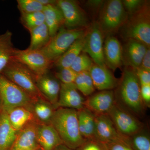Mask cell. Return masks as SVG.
Instances as JSON below:
<instances>
[{
    "mask_svg": "<svg viewBox=\"0 0 150 150\" xmlns=\"http://www.w3.org/2000/svg\"><path fill=\"white\" fill-rule=\"evenodd\" d=\"M115 93L116 103L137 117L144 114L145 106L141 95V85L135 70L126 67L119 81Z\"/></svg>",
    "mask_w": 150,
    "mask_h": 150,
    "instance_id": "6da1fadb",
    "label": "cell"
},
{
    "mask_svg": "<svg viewBox=\"0 0 150 150\" xmlns=\"http://www.w3.org/2000/svg\"><path fill=\"white\" fill-rule=\"evenodd\" d=\"M51 124L57 131L63 144L76 150L87 140L82 137L78 123L77 110L59 108L55 110Z\"/></svg>",
    "mask_w": 150,
    "mask_h": 150,
    "instance_id": "7a4b0ae2",
    "label": "cell"
},
{
    "mask_svg": "<svg viewBox=\"0 0 150 150\" xmlns=\"http://www.w3.org/2000/svg\"><path fill=\"white\" fill-rule=\"evenodd\" d=\"M121 35L125 39H134L150 46V8L149 2L145 1L140 9L128 15L127 20L121 28Z\"/></svg>",
    "mask_w": 150,
    "mask_h": 150,
    "instance_id": "3957f363",
    "label": "cell"
},
{
    "mask_svg": "<svg viewBox=\"0 0 150 150\" xmlns=\"http://www.w3.org/2000/svg\"><path fill=\"white\" fill-rule=\"evenodd\" d=\"M128 17L122 1L109 0L104 2L100 8L97 22L105 35H112L121 29Z\"/></svg>",
    "mask_w": 150,
    "mask_h": 150,
    "instance_id": "277c9868",
    "label": "cell"
},
{
    "mask_svg": "<svg viewBox=\"0 0 150 150\" xmlns=\"http://www.w3.org/2000/svg\"><path fill=\"white\" fill-rule=\"evenodd\" d=\"M1 74L28 94L33 99L42 97L36 86V76L20 62L13 59Z\"/></svg>",
    "mask_w": 150,
    "mask_h": 150,
    "instance_id": "5b68a950",
    "label": "cell"
},
{
    "mask_svg": "<svg viewBox=\"0 0 150 150\" xmlns=\"http://www.w3.org/2000/svg\"><path fill=\"white\" fill-rule=\"evenodd\" d=\"M87 28L68 29L62 28L40 50L54 64L76 40L85 35Z\"/></svg>",
    "mask_w": 150,
    "mask_h": 150,
    "instance_id": "8992f818",
    "label": "cell"
},
{
    "mask_svg": "<svg viewBox=\"0 0 150 150\" xmlns=\"http://www.w3.org/2000/svg\"><path fill=\"white\" fill-rule=\"evenodd\" d=\"M0 97L6 112L19 107H28L33 98L27 93L0 74Z\"/></svg>",
    "mask_w": 150,
    "mask_h": 150,
    "instance_id": "52a82bcc",
    "label": "cell"
},
{
    "mask_svg": "<svg viewBox=\"0 0 150 150\" xmlns=\"http://www.w3.org/2000/svg\"><path fill=\"white\" fill-rule=\"evenodd\" d=\"M105 36L97 22L89 25L84 35L82 52L88 55L94 64L99 66L105 65L103 54Z\"/></svg>",
    "mask_w": 150,
    "mask_h": 150,
    "instance_id": "ba28073f",
    "label": "cell"
},
{
    "mask_svg": "<svg viewBox=\"0 0 150 150\" xmlns=\"http://www.w3.org/2000/svg\"><path fill=\"white\" fill-rule=\"evenodd\" d=\"M107 114L123 139L144 129L143 124L137 117L123 109L116 102Z\"/></svg>",
    "mask_w": 150,
    "mask_h": 150,
    "instance_id": "9c48e42d",
    "label": "cell"
},
{
    "mask_svg": "<svg viewBox=\"0 0 150 150\" xmlns=\"http://www.w3.org/2000/svg\"><path fill=\"white\" fill-rule=\"evenodd\" d=\"M13 59L26 66L36 76L48 72L54 65L40 50H30L28 48L20 50L16 48Z\"/></svg>",
    "mask_w": 150,
    "mask_h": 150,
    "instance_id": "30bf717a",
    "label": "cell"
},
{
    "mask_svg": "<svg viewBox=\"0 0 150 150\" xmlns=\"http://www.w3.org/2000/svg\"><path fill=\"white\" fill-rule=\"evenodd\" d=\"M57 5L63 14L66 28H86L90 25L85 13L76 1L58 0Z\"/></svg>",
    "mask_w": 150,
    "mask_h": 150,
    "instance_id": "8fae6325",
    "label": "cell"
},
{
    "mask_svg": "<svg viewBox=\"0 0 150 150\" xmlns=\"http://www.w3.org/2000/svg\"><path fill=\"white\" fill-rule=\"evenodd\" d=\"M94 115V139L103 144L124 139L107 114Z\"/></svg>",
    "mask_w": 150,
    "mask_h": 150,
    "instance_id": "7c38bea8",
    "label": "cell"
},
{
    "mask_svg": "<svg viewBox=\"0 0 150 150\" xmlns=\"http://www.w3.org/2000/svg\"><path fill=\"white\" fill-rule=\"evenodd\" d=\"M115 103V93L113 91H103L86 99L84 107L94 115L107 114Z\"/></svg>",
    "mask_w": 150,
    "mask_h": 150,
    "instance_id": "4fadbf2b",
    "label": "cell"
},
{
    "mask_svg": "<svg viewBox=\"0 0 150 150\" xmlns=\"http://www.w3.org/2000/svg\"><path fill=\"white\" fill-rule=\"evenodd\" d=\"M86 99L81 95L74 83H61V88L56 108H71L79 110L84 108Z\"/></svg>",
    "mask_w": 150,
    "mask_h": 150,
    "instance_id": "5bb4252c",
    "label": "cell"
},
{
    "mask_svg": "<svg viewBox=\"0 0 150 150\" xmlns=\"http://www.w3.org/2000/svg\"><path fill=\"white\" fill-rule=\"evenodd\" d=\"M36 84L42 97L53 105L56 109V105L61 88V83L55 76L48 72L36 76Z\"/></svg>",
    "mask_w": 150,
    "mask_h": 150,
    "instance_id": "9a60e30c",
    "label": "cell"
},
{
    "mask_svg": "<svg viewBox=\"0 0 150 150\" xmlns=\"http://www.w3.org/2000/svg\"><path fill=\"white\" fill-rule=\"evenodd\" d=\"M122 47V62L126 67L134 69L140 67L148 48L144 44L134 39L126 40Z\"/></svg>",
    "mask_w": 150,
    "mask_h": 150,
    "instance_id": "2e32d148",
    "label": "cell"
},
{
    "mask_svg": "<svg viewBox=\"0 0 150 150\" xmlns=\"http://www.w3.org/2000/svg\"><path fill=\"white\" fill-rule=\"evenodd\" d=\"M95 88L100 91L112 90L117 87L119 81L105 65L94 64L89 71Z\"/></svg>",
    "mask_w": 150,
    "mask_h": 150,
    "instance_id": "e0dca14e",
    "label": "cell"
},
{
    "mask_svg": "<svg viewBox=\"0 0 150 150\" xmlns=\"http://www.w3.org/2000/svg\"><path fill=\"white\" fill-rule=\"evenodd\" d=\"M103 45V54L105 65L108 68L115 71L123 64L122 46L115 36H106Z\"/></svg>",
    "mask_w": 150,
    "mask_h": 150,
    "instance_id": "ac0fdd59",
    "label": "cell"
},
{
    "mask_svg": "<svg viewBox=\"0 0 150 150\" xmlns=\"http://www.w3.org/2000/svg\"><path fill=\"white\" fill-rule=\"evenodd\" d=\"M37 123L30 122L18 131L10 150H39L36 136Z\"/></svg>",
    "mask_w": 150,
    "mask_h": 150,
    "instance_id": "d6986e66",
    "label": "cell"
},
{
    "mask_svg": "<svg viewBox=\"0 0 150 150\" xmlns=\"http://www.w3.org/2000/svg\"><path fill=\"white\" fill-rule=\"evenodd\" d=\"M36 136L38 143L42 150H54L63 144L57 131L51 124L37 123Z\"/></svg>",
    "mask_w": 150,
    "mask_h": 150,
    "instance_id": "ffe728a7",
    "label": "cell"
},
{
    "mask_svg": "<svg viewBox=\"0 0 150 150\" xmlns=\"http://www.w3.org/2000/svg\"><path fill=\"white\" fill-rule=\"evenodd\" d=\"M32 112L35 122L39 124H51L56 108L43 97L33 100L28 107Z\"/></svg>",
    "mask_w": 150,
    "mask_h": 150,
    "instance_id": "44dd1931",
    "label": "cell"
},
{
    "mask_svg": "<svg viewBox=\"0 0 150 150\" xmlns=\"http://www.w3.org/2000/svg\"><path fill=\"white\" fill-rule=\"evenodd\" d=\"M18 132L11 125L7 113L3 110L0 114V150H10Z\"/></svg>",
    "mask_w": 150,
    "mask_h": 150,
    "instance_id": "7402d4cb",
    "label": "cell"
},
{
    "mask_svg": "<svg viewBox=\"0 0 150 150\" xmlns=\"http://www.w3.org/2000/svg\"><path fill=\"white\" fill-rule=\"evenodd\" d=\"M43 12L45 23L49 29L51 37H53L64 25L63 14L57 5L44 6Z\"/></svg>",
    "mask_w": 150,
    "mask_h": 150,
    "instance_id": "603a6c76",
    "label": "cell"
},
{
    "mask_svg": "<svg viewBox=\"0 0 150 150\" xmlns=\"http://www.w3.org/2000/svg\"><path fill=\"white\" fill-rule=\"evenodd\" d=\"M6 112L11 125L18 132L30 122H35L34 116L28 107H17Z\"/></svg>",
    "mask_w": 150,
    "mask_h": 150,
    "instance_id": "cb8c5ba5",
    "label": "cell"
},
{
    "mask_svg": "<svg viewBox=\"0 0 150 150\" xmlns=\"http://www.w3.org/2000/svg\"><path fill=\"white\" fill-rule=\"evenodd\" d=\"M79 129L82 137L86 140L94 139L95 115L86 108L77 110Z\"/></svg>",
    "mask_w": 150,
    "mask_h": 150,
    "instance_id": "d4e9b609",
    "label": "cell"
},
{
    "mask_svg": "<svg viewBox=\"0 0 150 150\" xmlns=\"http://www.w3.org/2000/svg\"><path fill=\"white\" fill-rule=\"evenodd\" d=\"M84 35L76 40L68 50L54 62V65L59 69L71 67L75 59L82 52L84 43Z\"/></svg>",
    "mask_w": 150,
    "mask_h": 150,
    "instance_id": "484cf974",
    "label": "cell"
},
{
    "mask_svg": "<svg viewBox=\"0 0 150 150\" xmlns=\"http://www.w3.org/2000/svg\"><path fill=\"white\" fill-rule=\"evenodd\" d=\"M12 35L8 30L0 34V74L13 58L16 48L12 42Z\"/></svg>",
    "mask_w": 150,
    "mask_h": 150,
    "instance_id": "4316f807",
    "label": "cell"
},
{
    "mask_svg": "<svg viewBox=\"0 0 150 150\" xmlns=\"http://www.w3.org/2000/svg\"><path fill=\"white\" fill-rule=\"evenodd\" d=\"M30 44V50H40L47 45L51 38L49 29L45 23L29 30Z\"/></svg>",
    "mask_w": 150,
    "mask_h": 150,
    "instance_id": "83f0119b",
    "label": "cell"
},
{
    "mask_svg": "<svg viewBox=\"0 0 150 150\" xmlns=\"http://www.w3.org/2000/svg\"><path fill=\"white\" fill-rule=\"evenodd\" d=\"M123 140L134 150H150L149 135L144 129Z\"/></svg>",
    "mask_w": 150,
    "mask_h": 150,
    "instance_id": "f1b7e54d",
    "label": "cell"
},
{
    "mask_svg": "<svg viewBox=\"0 0 150 150\" xmlns=\"http://www.w3.org/2000/svg\"><path fill=\"white\" fill-rule=\"evenodd\" d=\"M74 83L84 96H90L96 89L89 71L77 74Z\"/></svg>",
    "mask_w": 150,
    "mask_h": 150,
    "instance_id": "f546056e",
    "label": "cell"
},
{
    "mask_svg": "<svg viewBox=\"0 0 150 150\" xmlns=\"http://www.w3.org/2000/svg\"><path fill=\"white\" fill-rule=\"evenodd\" d=\"M20 21L22 25L29 31L45 23V17L43 11L23 14Z\"/></svg>",
    "mask_w": 150,
    "mask_h": 150,
    "instance_id": "4dcf8cb0",
    "label": "cell"
},
{
    "mask_svg": "<svg viewBox=\"0 0 150 150\" xmlns=\"http://www.w3.org/2000/svg\"><path fill=\"white\" fill-rule=\"evenodd\" d=\"M18 8L21 14L43 11L44 6L38 0H18Z\"/></svg>",
    "mask_w": 150,
    "mask_h": 150,
    "instance_id": "1f68e13d",
    "label": "cell"
},
{
    "mask_svg": "<svg viewBox=\"0 0 150 150\" xmlns=\"http://www.w3.org/2000/svg\"><path fill=\"white\" fill-rule=\"evenodd\" d=\"M91 58L85 53H81L75 59L71 68L77 73L89 71L93 64Z\"/></svg>",
    "mask_w": 150,
    "mask_h": 150,
    "instance_id": "d6a6232c",
    "label": "cell"
},
{
    "mask_svg": "<svg viewBox=\"0 0 150 150\" xmlns=\"http://www.w3.org/2000/svg\"><path fill=\"white\" fill-rule=\"evenodd\" d=\"M77 75L71 67H69L59 69L54 76L61 83L70 84L74 83Z\"/></svg>",
    "mask_w": 150,
    "mask_h": 150,
    "instance_id": "836d02e7",
    "label": "cell"
},
{
    "mask_svg": "<svg viewBox=\"0 0 150 150\" xmlns=\"http://www.w3.org/2000/svg\"><path fill=\"white\" fill-rule=\"evenodd\" d=\"M145 1L124 0L122 3L124 8L128 14L131 15L137 11L144 5Z\"/></svg>",
    "mask_w": 150,
    "mask_h": 150,
    "instance_id": "e575fe53",
    "label": "cell"
},
{
    "mask_svg": "<svg viewBox=\"0 0 150 150\" xmlns=\"http://www.w3.org/2000/svg\"><path fill=\"white\" fill-rule=\"evenodd\" d=\"M76 150H107L105 145L95 139L87 140Z\"/></svg>",
    "mask_w": 150,
    "mask_h": 150,
    "instance_id": "d590c367",
    "label": "cell"
},
{
    "mask_svg": "<svg viewBox=\"0 0 150 150\" xmlns=\"http://www.w3.org/2000/svg\"><path fill=\"white\" fill-rule=\"evenodd\" d=\"M107 150H134L124 140L104 144Z\"/></svg>",
    "mask_w": 150,
    "mask_h": 150,
    "instance_id": "8d00e7d4",
    "label": "cell"
},
{
    "mask_svg": "<svg viewBox=\"0 0 150 150\" xmlns=\"http://www.w3.org/2000/svg\"><path fill=\"white\" fill-rule=\"evenodd\" d=\"M140 85H150V71L142 69L139 68L134 69Z\"/></svg>",
    "mask_w": 150,
    "mask_h": 150,
    "instance_id": "74e56055",
    "label": "cell"
},
{
    "mask_svg": "<svg viewBox=\"0 0 150 150\" xmlns=\"http://www.w3.org/2000/svg\"><path fill=\"white\" fill-rule=\"evenodd\" d=\"M141 95L142 101L146 107L150 106V85H141Z\"/></svg>",
    "mask_w": 150,
    "mask_h": 150,
    "instance_id": "f35d334b",
    "label": "cell"
},
{
    "mask_svg": "<svg viewBox=\"0 0 150 150\" xmlns=\"http://www.w3.org/2000/svg\"><path fill=\"white\" fill-rule=\"evenodd\" d=\"M139 68L150 71V49L148 48Z\"/></svg>",
    "mask_w": 150,
    "mask_h": 150,
    "instance_id": "ab89813d",
    "label": "cell"
},
{
    "mask_svg": "<svg viewBox=\"0 0 150 150\" xmlns=\"http://www.w3.org/2000/svg\"><path fill=\"white\" fill-rule=\"evenodd\" d=\"M105 1L101 0H91L88 1V5L92 8H101Z\"/></svg>",
    "mask_w": 150,
    "mask_h": 150,
    "instance_id": "60d3db41",
    "label": "cell"
},
{
    "mask_svg": "<svg viewBox=\"0 0 150 150\" xmlns=\"http://www.w3.org/2000/svg\"><path fill=\"white\" fill-rule=\"evenodd\" d=\"M44 6L52 5H57V1L55 0H38Z\"/></svg>",
    "mask_w": 150,
    "mask_h": 150,
    "instance_id": "b9f144b4",
    "label": "cell"
},
{
    "mask_svg": "<svg viewBox=\"0 0 150 150\" xmlns=\"http://www.w3.org/2000/svg\"><path fill=\"white\" fill-rule=\"evenodd\" d=\"M54 150H76L72 149H70V148L68 147L66 145L64 144H62L59 145Z\"/></svg>",
    "mask_w": 150,
    "mask_h": 150,
    "instance_id": "7bdbcfd3",
    "label": "cell"
},
{
    "mask_svg": "<svg viewBox=\"0 0 150 150\" xmlns=\"http://www.w3.org/2000/svg\"><path fill=\"white\" fill-rule=\"evenodd\" d=\"M3 110V106L2 101L1 99V97H0V114H1Z\"/></svg>",
    "mask_w": 150,
    "mask_h": 150,
    "instance_id": "ee69618b",
    "label": "cell"
}]
</instances>
